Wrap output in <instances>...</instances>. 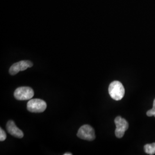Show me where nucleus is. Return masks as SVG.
<instances>
[{
	"label": "nucleus",
	"mask_w": 155,
	"mask_h": 155,
	"mask_svg": "<svg viewBox=\"0 0 155 155\" xmlns=\"http://www.w3.org/2000/svg\"><path fill=\"white\" fill-rule=\"evenodd\" d=\"M109 93L111 98L116 101L121 100L125 95V89L122 83L119 81H113L109 87Z\"/></svg>",
	"instance_id": "obj_1"
},
{
	"label": "nucleus",
	"mask_w": 155,
	"mask_h": 155,
	"mask_svg": "<svg viewBox=\"0 0 155 155\" xmlns=\"http://www.w3.org/2000/svg\"><path fill=\"white\" fill-rule=\"evenodd\" d=\"M27 110L32 113H42L46 109L47 104L43 100L32 99L27 103Z\"/></svg>",
	"instance_id": "obj_2"
},
{
	"label": "nucleus",
	"mask_w": 155,
	"mask_h": 155,
	"mask_svg": "<svg viewBox=\"0 0 155 155\" xmlns=\"http://www.w3.org/2000/svg\"><path fill=\"white\" fill-rule=\"evenodd\" d=\"M77 136L83 140L93 141L95 138L94 129L89 125H84L79 129Z\"/></svg>",
	"instance_id": "obj_3"
},
{
	"label": "nucleus",
	"mask_w": 155,
	"mask_h": 155,
	"mask_svg": "<svg viewBox=\"0 0 155 155\" xmlns=\"http://www.w3.org/2000/svg\"><path fill=\"white\" fill-rule=\"evenodd\" d=\"M14 95L15 98L19 101L30 100L34 95V91L29 87H20L15 90Z\"/></svg>",
	"instance_id": "obj_4"
},
{
	"label": "nucleus",
	"mask_w": 155,
	"mask_h": 155,
	"mask_svg": "<svg viewBox=\"0 0 155 155\" xmlns=\"http://www.w3.org/2000/svg\"><path fill=\"white\" fill-rule=\"evenodd\" d=\"M114 122L116 126L115 130L116 136L118 139L122 138L129 127L128 122L125 119L120 116L117 117L114 120Z\"/></svg>",
	"instance_id": "obj_5"
},
{
	"label": "nucleus",
	"mask_w": 155,
	"mask_h": 155,
	"mask_svg": "<svg viewBox=\"0 0 155 155\" xmlns=\"http://www.w3.org/2000/svg\"><path fill=\"white\" fill-rule=\"evenodd\" d=\"M33 66V63L29 61H21L12 65L9 68V73L12 75H15L20 71L27 70Z\"/></svg>",
	"instance_id": "obj_6"
},
{
	"label": "nucleus",
	"mask_w": 155,
	"mask_h": 155,
	"mask_svg": "<svg viewBox=\"0 0 155 155\" xmlns=\"http://www.w3.org/2000/svg\"><path fill=\"white\" fill-rule=\"evenodd\" d=\"M6 129L8 133L11 134L14 137L21 139L24 136V133L21 129L17 127L15 122L12 120H10L6 124Z\"/></svg>",
	"instance_id": "obj_7"
},
{
	"label": "nucleus",
	"mask_w": 155,
	"mask_h": 155,
	"mask_svg": "<svg viewBox=\"0 0 155 155\" xmlns=\"http://www.w3.org/2000/svg\"><path fill=\"white\" fill-rule=\"evenodd\" d=\"M144 150L148 155H154L155 153V143L146 144L144 145Z\"/></svg>",
	"instance_id": "obj_8"
},
{
	"label": "nucleus",
	"mask_w": 155,
	"mask_h": 155,
	"mask_svg": "<svg viewBox=\"0 0 155 155\" xmlns=\"http://www.w3.org/2000/svg\"><path fill=\"white\" fill-rule=\"evenodd\" d=\"M147 115L148 117H152L153 116L155 117V99L153 101V104L152 109L147 112Z\"/></svg>",
	"instance_id": "obj_9"
},
{
	"label": "nucleus",
	"mask_w": 155,
	"mask_h": 155,
	"mask_svg": "<svg viewBox=\"0 0 155 155\" xmlns=\"http://www.w3.org/2000/svg\"><path fill=\"white\" fill-rule=\"evenodd\" d=\"M6 139V134L5 131L1 127L0 128V141H4Z\"/></svg>",
	"instance_id": "obj_10"
},
{
	"label": "nucleus",
	"mask_w": 155,
	"mask_h": 155,
	"mask_svg": "<svg viewBox=\"0 0 155 155\" xmlns=\"http://www.w3.org/2000/svg\"><path fill=\"white\" fill-rule=\"evenodd\" d=\"M64 155H72V153L67 152V153H64Z\"/></svg>",
	"instance_id": "obj_11"
}]
</instances>
